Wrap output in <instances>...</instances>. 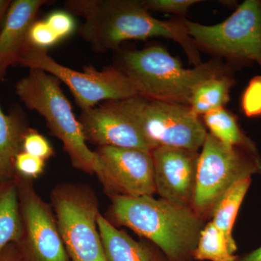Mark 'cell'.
Instances as JSON below:
<instances>
[{
	"instance_id": "cell-1",
	"label": "cell",
	"mask_w": 261,
	"mask_h": 261,
	"mask_svg": "<svg viewBox=\"0 0 261 261\" xmlns=\"http://www.w3.org/2000/svg\"><path fill=\"white\" fill-rule=\"evenodd\" d=\"M65 11L84 19L79 34L97 53L118 51L125 41L162 37L177 42L193 66L202 64L200 53L179 20H161L141 0H67Z\"/></svg>"
},
{
	"instance_id": "cell-30",
	"label": "cell",
	"mask_w": 261,
	"mask_h": 261,
	"mask_svg": "<svg viewBox=\"0 0 261 261\" xmlns=\"http://www.w3.org/2000/svg\"><path fill=\"white\" fill-rule=\"evenodd\" d=\"M11 3L12 1L10 0H0V30L4 23L5 17Z\"/></svg>"
},
{
	"instance_id": "cell-8",
	"label": "cell",
	"mask_w": 261,
	"mask_h": 261,
	"mask_svg": "<svg viewBox=\"0 0 261 261\" xmlns=\"http://www.w3.org/2000/svg\"><path fill=\"white\" fill-rule=\"evenodd\" d=\"M18 63L29 69L42 70L56 77L70 89L82 111L99 103L139 95L133 84L118 67L97 70L84 66L83 71L73 70L57 63L46 49L29 45Z\"/></svg>"
},
{
	"instance_id": "cell-6",
	"label": "cell",
	"mask_w": 261,
	"mask_h": 261,
	"mask_svg": "<svg viewBox=\"0 0 261 261\" xmlns=\"http://www.w3.org/2000/svg\"><path fill=\"white\" fill-rule=\"evenodd\" d=\"M260 173V154L225 145L207 133L199 154L192 210L205 221L211 219L219 201L235 183Z\"/></svg>"
},
{
	"instance_id": "cell-23",
	"label": "cell",
	"mask_w": 261,
	"mask_h": 261,
	"mask_svg": "<svg viewBox=\"0 0 261 261\" xmlns=\"http://www.w3.org/2000/svg\"><path fill=\"white\" fill-rule=\"evenodd\" d=\"M23 152L47 161L55 155V150L49 140L34 128H29L23 137Z\"/></svg>"
},
{
	"instance_id": "cell-26",
	"label": "cell",
	"mask_w": 261,
	"mask_h": 261,
	"mask_svg": "<svg viewBox=\"0 0 261 261\" xmlns=\"http://www.w3.org/2000/svg\"><path fill=\"white\" fill-rule=\"evenodd\" d=\"M148 11L161 12L177 15H185L192 5L199 0H141Z\"/></svg>"
},
{
	"instance_id": "cell-20",
	"label": "cell",
	"mask_w": 261,
	"mask_h": 261,
	"mask_svg": "<svg viewBox=\"0 0 261 261\" xmlns=\"http://www.w3.org/2000/svg\"><path fill=\"white\" fill-rule=\"evenodd\" d=\"M234 84L231 72L204 81L192 94L190 102L192 112L200 117L224 108L229 102L230 91Z\"/></svg>"
},
{
	"instance_id": "cell-4",
	"label": "cell",
	"mask_w": 261,
	"mask_h": 261,
	"mask_svg": "<svg viewBox=\"0 0 261 261\" xmlns=\"http://www.w3.org/2000/svg\"><path fill=\"white\" fill-rule=\"evenodd\" d=\"M61 84V81L42 70L29 69L28 75L15 84V92L29 110L44 118L51 133L63 143L73 167L94 174L95 154L87 145Z\"/></svg>"
},
{
	"instance_id": "cell-10",
	"label": "cell",
	"mask_w": 261,
	"mask_h": 261,
	"mask_svg": "<svg viewBox=\"0 0 261 261\" xmlns=\"http://www.w3.org/2000/svg\"><path fill=\"white\" fill-rule=\"evenodd\" d=\"M21 235L16 243L23 261H70L51 204L43 200L33 180L15 174Z\"/></svg>"
},
{
	"instance_id": "cell-16",
	"label": "cell",
	"mask_w": 261,
	"mask_h": 261,
	"mask_svg": "<svg viewBox=\"0 0 261 261\" xmlns=\"http://www.w3.org/2000/svg\"><path fill=\"white\" fill-rule=\"evenodd\" d=\"M28 128L19 113L5 114L0 107V180L15 177V159L23 151V137Z\"/></svg>"
},
{
	"instance_id": "cell-3",
	"label": "cell",
	"mask_w": 261,
	"mask_h": 261,
	"mask_svg": "<svg viewBox=\"0 0 261 261\" xmlns=\"http://www.w3.org/2000/svg\"><path fill=\"white\" fill-rule=\"evenodd\" d=\"M128 77L139 95L150 100L190 106L195 89L204 81L231 72L218 60L185 68L161 46L126 51L118 67Z\"/></svg>"
},
{
	"instance_id": "cell-14",
	"label": "cell",
	"mask_w": 261,
	"mask_h": 261,
	"mask_svg": "<svg viewBox=\"0 0 261 261\" xmlns=\"http://www.w3.org/2000/svg\"><path fill=\"white\" fill-rule=\"evenodd\" d=\"M47 0H15L12 2L0 30V79L10 65L18 59L29 47L28 34L37 13Z\"/></svg>"
},
{
	"instance_id": "cell-27",
	"label": "cell",
	"mask_w": 261,
	"mask_h": 261,
	"mask_svg": "<svg viewBox=\"0 0 261 261\" xmlns=\"http://www.w3.org/2000/svg\"><path fill=\"white\" fill-rule=\"evenodd\" d=\"M48 25L51 27L60 39H63L73 34L75 28L74 19L67 11L53 12L45 19Z\"/></svg>"
},
{
	"instance_id": "cell-13",
	"label": "cell",
	"mask_w": 261,
	"mask_h": 261,
	"mask_svg": "<svg viewBox=\"0 0 261 261\" xmlns=\"http://www.w3.org/2000/svg\"><path fill=\"white\" fill-rule=\"evenodd\" d=\"M199 152L159 147L151 152L156 193L161 199L191 208L195 195Z\"/></svg>"
},
{
	"instance_id": "cell-15",
	"label": "cell",
	"mask_w": 261,
	"mask_h": 261,
	"mask_svg": "<svg viewBox=\"0 0 261 261\" xmlns=\"http://www.w3.org/2000/svg\"><path fill=\"white\" fill-rule=\"evenodd\" d=\"M97 224L107 261H169L154 244L145 239L136 240L102 214H99Z\"/></svg>"
},
{
	"instance_id": "cell-21",
	"label": "cell",
	"mask_w": 261,
	"mask_h": 261,
	"mask_svg": "<svg viewBox=\"0 0 261 261\" xmlns=\"http://www.w3.org/2000/svg\"><path fill=\"white\" fill-rule=\"evenodd\" d=\"M237 257L238 255L230 252L226 239L219 228L211 221L206 223L200 233L194 260L236 261Z\"/></svg>"
},
{
	"instance_id": "cell-5",
	"label": "cell",
	"mask_w": 261,
	"mask_h": 261,
	"mask_svg": "<svg viewBox=\"0 0 261 261\" xmlns=\"http://www.w3.org/2000/svg\"><path fill=\"white\" fill-rule=\"evenodd\" d=\"M50 200L69 260L107 261L93 189L83 183L58 184L51 190Z\"/></svg>"
},
{
	"instance_id": "cell-19",
	"label": "cell",
	"mask_w": 261,
	"mask_h": 261,
	"mask_svg": "<svg viewBox=\"0 0 261 261\" xmlns=\"http://www.w3.org/2000/svg\"><path fill=\"white\" fill-rule=\"evenodd\" d=\"M202 118L204 125L209 130L208 133L225 145L259 153L255 142L242 129L237 116L225 107L207 113L202 116Z\"/></svg>"
},
{
	"instance_id": "cell-9",
	"label": "cell",
	"mask_w": 261,
	"mask_h": 261,
	"mask_svg": "<svg viewBox=\"0 0 261 261\" xmlns=\"http://www.w3.org/2000/svg\"><path fill=\"white\" fill-rule=\"evenodd\" d=\"M146 98L140 95L113 99L82 111L79 121L86 142L99 147L152 152L142 128Z\"/></svg>"
},
{
	"instance_id": "cell-22",
	"label": "cell",
	"mask_w": 261,
	"mask_h": 261,
	"mask_svg": "<svg viewBox=\"0 0 261 261\" xmlns=\"http://www.w3.org/2000/svg\"><path fill=\"white\" fill-rule=\"evenodd\" d=\"M240 107L247 118L261 117V75L254 76L247 84L242 94Z\"/></svg>"
},
{
	"instance_id": "cell-7",
	"label": "cell",
	"mask_w": 261,
	"mask_h": 261,
	"mask_svg": "<svg viewBox=\"0 0 261 261\" xmlns=\"http://www.w3.org/2000/svg\"><path fill=\"white\" fill-rule=\"evenodd\" d=\"M197 47L237 64L261 69V0H245L221 23L203 25L181 18Z\"/></svg>"
},
{
	"instance_id": "cell-28",
	"label": "cell",
	"mask_w": 261,
	"mask_h": 261,
	"mask_svg": "<svg viewBox=\"0 0 261 261\" xmlns=\"http://www.w3.org/2000/svg\"><path fill=\"white\" fill-rule=\"evenodd\" d=\"M0 261H23L16 243H10L0 254Z\"/></svg>"
},
{
	"instance_id": "cell-11",
	"label": "cell",
	"mask_w": 261,
	"mask_h": 261,
	"mask_svg": "<svg viewBox=\"0 0 261 261\" xmlns=\"http://www.w3.org/2000/svg\"><path fill=\"white\" fill-rule=\"evenodd\" d=\"M94 152V174L110 198L156 193L151 152L114 147H99Z\"/></svg>"
},
{
	"instance_id": "cell-24",
	"label": "cell",
	"mask_w": 261,
	"mask_h": 261,
	"mask_svg": "<svg viewBox=\"0 0 261 261\" xmlns=\"http://www.w3.org/2000/svg\"><path fill=\"white\" fill-rule=\"evenodd\" d=\"M61 40L45 20H36L29 29L28 41L32 47L47 50Z\"/></svg>"
},
{
	"instance_id": "cell-25",
	"label": "cell",
	"mask_w": 261,
	"mask_h": 261,
	"mask_svg": "<svg viewBox=\"0 0 261 261\" xmlns=\"http://www.w3.org/2000/svg\"><path fill=\"white\" fill-rule=\"evenodd\" d=\"M45 166V161L23 151L17 155L15 161V172L29 179L39 177L44 172Z\"/></svg>"
},
{
	"instance_id": "cell-12",
	"label": "cell",
	"mask_w": 261,
	"mask_h": 261,
	"mask_svg": "<svg viewBox=\"0 0 261 261\" xmlns=\"http://www.w3.org/2000/svg\"><path fill=\"white\" fill-rule=\"evenodd\" d=\"M142 128L152 149L168 147L198 152L208 133L190 106L147 99Z\"/></svg>"
},
{
	"instance_id": "cell-29",
	"label": "cell",
	"mask_w": 261,
	"mask_h": 261,
	"mask_svg": "<svg viewBox=\"0 0 261 261\" xmlns=\"http://www.w3.org/2000/svg\"><path fill=\"white\" fill-rule=\"evenodd\" d=\"M236 261H261V246L241 255H238Z\"/></svg>"
},
{
	"instance_id": "cell-17",
	"label": "cell",
	"mask_w": 261,
	"mask_h": 261,
	"mask_svg": "<svg viewBox=\"0 0 261 261\" xmlns=\"http://www.w3.org/2000/svg\"><path fill=\"white\" fill-rule=\"evenodd\" d=\"M21 216L15 178L0 180V254L21 235Z\"/></svg>"
},
{
	"instance_id": "cell-2",
	"label": "cell",
	"mask_w": 261,
	"mask_h": 261,
	"mask_svg": "<svg viewBox=\"0 0 261 261\" xmlns=\"http://www.w3.org/2000/svg\"><path fill=\"white\" fill-rule=\"evenodd\" d=\"M106 218L154 244L169 261H194L206 221L190 207L175 205L153 196L111 197Z\"/></svg>"
},
{
	"instance_id": "cell-18",
	"label": "cell",
	"mask_w": 261,
	"mask_h": 261,
	"mask_svg": "<svg viewBox=\"0 0 261 261\" xmlns=\"http://www.w3.org/2000/svg\"><path fill=\"white\" fill-rule=\"evenodd\" d=\"M251 184L252 177L235 183L219 201L211 218V221L224 234L228 249L233 255L238 250L236 240L233 238V226Z\"/></svg>"
}]
</instances>
